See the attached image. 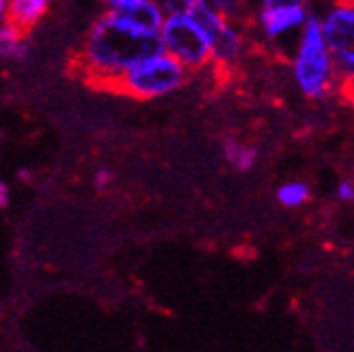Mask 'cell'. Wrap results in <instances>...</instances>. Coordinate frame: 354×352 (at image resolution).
Instances as JSON below:
<instances>
[{
    "instance_id": "obj_1",
    "label": "cell",
    "mask_w": 354,
    "mask_h": 352,
    "mask_svg": "<svg viewBox=\"0 0 354 352\" xmlns=\"http://www.w3.org/2000/svg\"><path fill=\"white\" fill-rule=\"evenodd\" d=\"M167 52L162 35L106 13L88 28L76 55V69L95 86L111 89L119 76L149 57Z\"/></svg>"
},
{
    "instance_id": "obj_2",
    "label": "cell",
    "mask_w": 354,
    "mask_h": 352,
    "mask_svg": "<svg viewBox=\"0 0 354 352\" xmlns=\"http://www.w3.org/2000/svg\"><path fill=\"white\" fill-rule=\"evenodd\" d=\"M294 78L300 91L311 100H322L337 78V65L328 50L322 20L313 15H309L307 24L303 26V35H300L294 59Z\"/></svg>"
},
{
    "instance_id": "obj_3",
    "label": "cell",
    "mask_w": 354,
    "mask_h": 352,
    "mask_svg": "<svg viewBox=\"0 0 354 352\" xmlns=\"http://www.w3.org/2000/svg\"><path fill=\"white\" fill-rule=\"evenodd\" d=\"M186 65L171 57L169 52H160V55L132 65L126 74L117 78L111 89L136 100H153L180 89L186 82Z\"/></svg>"
},
{
    "instance_id": "obj_4",
    "label": "cell",
    "mask_w": 354,
    "mask_h": 352,
    "mask_svg": "<svg viewBox=\"0 0 354 352\" xmlns=\"http://www.w3.org/2000/svg\"><path fill=\"white\" fill-rule=\"evenodd\" d=\"M160 35L169 55L186 65L190 72H197L212 61L207 35L190 15H167Z\"/></svg>"
},
{
    "instance_id": "obj_5",
    "label": "cell",
    "mask_w": 354,
    "mask_h": 352,
    "mask_svg": "<svg viewBox=\"0 0 354 352\" xmlns=\"http://www.w3.org/2000/svg\"><path fill=\"white\" fill-rule=\"evenodd\" d=\"M322 30L337 65V78H354V0L335 5L322 20Z\"/></svg>"
},
{
    "instance_id": "obj_6",
    "label": "cell",
    "mask_w": 354,
    "mask_h": 352,
    "mask_svg": "<svg viewBox=\"0 0 354 352\" xmlns=\"http://www.w3.org/2000/svg\"><path fill=\"white\" fill-rule=\"evenodd\" d=\"M104 3L109 13L151 33H160L167 20V13L158 0H104Z\"/></svg>"
},
{
    "instance_id": "obj_7",
    "label": "cell",
    "mask_w": 354,
    "mask_h": 352,
    "mask_svg": "<svg viewBox=\"0 0 354 352\" xmlns=\"http://www.w3.org/2000/svg\"><path fill=\"white\" fill-rule=\"evenodd\" d=\"M259 26L268 39H279L296 28H303L309 20L307 9L300 7H263L259 13Z\"/></svg>"
},
{
    "instance_id": "obj_8",
    "label": "cell",
    "mask_w": 354,
    "mask_h": 352,
    "mask_svg": "<svg viewBox=\"0 0 354 352\" xmlns=\"http://www.w3.org/2000/svg\"><path fill=\"white\" fill-rule=\"evenodd\" d=\"M48 7L50 0H3L5 20L20 26L24 33L41 20V15L48 11Z\"/></svg>"
},
{
    "instance_id": "obj_9",
    "label": "cell",
    "mask_w": 354,
    "mask_h": 352,
    "mask_svg": "<svg viewBox=\"0 0 354 352\" xmlns=\"http://www.w3.org/2000/svg\"><path fill=\"white\" fill-rule=\"evenodd\" d=\"M242 33L238 24L227 22L218 33V37L212 41V61L218 65H232L242 52Z\"/></svg>"
},
{
    "instance_id": "obj_10",
    "label": "cell",
    "mask_w": 354,
    "mask_h": 352,
    "mask_svg": "<svg viewBox=\"0 0 354 352\" xmlns=\"http://www.w3.org/2000/svg\"><path fill=\"white\" fill-rule=\"evenodd\" d=\"M0 50L5 59H22L26 52L24 30L9 20L3 22V30H0Z\"/></svg>"
},
{
    "instance_id": "obj_11",
    "label": "cell",
    "mask_w": 354,
    "mask_h": 352,
    "mask_svg": "<svg viewBox=\"0 0 354 352\" xmlns=\"http://www.w3.org/2000/svg\"><path fill=\"white\" fill-rule=\"evenodd\" d=\"M225 158L238 171H249L257 160V151L249 145L238 143V140H227L225 143Z\"/></svg>"
},
{
    "instance_id": "obj_12",
    "label": "cell",
    "mask_w": 354,
    "mask_h": 352,
    "mask_svg": "<svg viewBox=\"0 0 354 352\" xmlns=\"http://www.w3.org/2000/svg\"><path fill=\"white\" fill-rule=\"evenodd\" d=\"M277 197L283 205L288 207H298L309 199V188L303 182H288L283 184L277 192Z\"/></svg>"
},
{
    "instance_id": "obj_13",
    "label": "cell",
    "mask_w": 354,
    "mask_h": 352,
    "mask_svg": "<svg viewBox=\"0 0 354 352\" xmlns=\"http://www.w3.org/2000/svg\"><path fill=\"white\" fill-rule=\"evenodd\" d=\"M207 3L214 9H218L227 20L234 24L246 22V15H249V9H246L244 0H207Z\"/></svg>"
},
{
    "instance_id": "obj_14",
    "label": "cell",
    "mask_w": 354,
    "mask_h": 352,
    "mask_svg": "<svg viewBox=\"0 0 354 352\" xmlns=\"http://www.w3.org/2000/svg\"><path fill=\"white\" fill-rule=\"evenodd\" d=\"M199 0H160L167 15H188Z\"/></svg>"
},
{
    "instance_id": "obj_15",
    "label": "cell",
    "mask_w": 354,
    "mask_h": 352,
    "mask_svg": "<svg viewBox=\"0 0 354 352\" xmlns=\"http://www.w3.org/2000/svg\"><path fill=\"white\" fill-rule=\"evenodd\" d=\"M111 180H113V175H111L109 171H104V169H100V171L93 175V184H95L97 190H104L106 186L111 184Z\"/></svg>"
},
{
    "instance_id": "obj_16",
    "label": "cell",
    "mask_w": 354,
    "mask_h": 352,
    "mask_svg": "<svg viewBox=\"0 0 354 352\" xmlns=\"http://www.w3.org/2000/svg\"><path fill=\"white\" fill-rule=\"evenodd\" d=\"M337 197L342 201H354V184L352 182H342L337 188Z\"/></svg>"
},
{
    "instance_id": "obj_17",
    "label": "cell",
    "mask_w": 354,
    "mask_h": 352,
    "mask_svg": "<svg viewBox=\"0 0 354 352\" xmlns=\"http://www.w3.org/2000/svg\"><path fill=\"white\" fill-rule=\"evenodd\" d=\"M305 0H261L263 7H300Z\"/></svg>"
},
{
    "instance_id": "obj_18",
    "label": "cell",
    "mask_w": 354,
    "mask_h": 352,
    "mask_svg": "<svg viewBox=\"0 0 354 352\" xmlns=\"http://www.w3.org/2000/svg\"><path fill=\"white\" fill-rule=\"evenodd\" d=\"M7 201H9V188L7 184H0V205L7 207Z\"/></svg>"
}]
</instances>
